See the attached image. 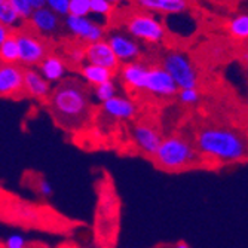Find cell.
Instances as JSON below:
<instances>
[{"mask_svg":"<svg viewBox=\"0 0 248 248\" xmlns=\"http://www.w3.org/2000/svg\"><path fill=\"white\" fill-rule=\"evenodd\" d=\"M86 82L65 78L52 89L48 108L58 126L65 131H78L93 118L91 89Z\"/></svg>","mask_w":248,"mask_h":248,"instance_id":"1","label":"cell"},{"mask_svg":"<svg viewBox=\"0 0 248 248\" xmlns=\"http://www.w3.org/2000/svg\"><path fill=\"white\" fill-rule=\"evenodd\" d=\"M195 146L202 161L236 164L248 159V139L228 126H204L195 135Z\"/></svg>","mask_w":248,"mask_h":248,"instance_id":"2","label":"cell"},{"mask_svg":"<svg viewBox=\"0 0 248 248\" xmlns=\"http://www.w3.org/2000/svg\"><path fill=\"white\" fill-rule=\"evenodd\" d=\"M155 165L164 171H182L189 170L202 162V157L190 140L182 135H170L165 137L152 156Z\"/></svg>","mask_w":248,"mask_h":248,"instance_id":"3","label":"cell"},{"mask_svg":"<svg viewBox=\"0 0 248 248\" xmlns=\"http://www.w3.org/2000/svg\"><path fill=\"white\" fill-rule=\"evenodd\" d=\"M125 30L129 36L144 42L147 45H159L167 37V29L164 22L147 11H137L126 16Z\"/></svg>","mask_w":248,"mask_h":248,"instance_id":"4","label":"cell"},{"mask_svg":"<svg viewBox=\"0 0 248 248\" xmlns=\"http://www.w3.org/2000/svg\"><path fill=\"white\" fill-rule=\"evenodd\" d=\"M15 36L18 39L21 52L19 64L24 67H39V64L51 54L46 37L37 34L30 27L18 29L15 31Z\"/></svg>","mask_w":248,"mask_h":248,"instance_id":"5","label":"cell"},{"mask_svg":"<svg viewBox=\"0 0 248 248\" xmlns=\"http://www.w3.org/2000/svg\"><path fill=\"white\" fill-rule=\"evenodd\" d=\"M161 65L174 78L178 88H198L199 73L192 60L178 51H168L161 61Z\"/></svg>","mask_w":248,"mask_h":248,"instance_id":"6","label":"cell"},{"mask_svg":"<svg viewBox=\"0 0 248 248\" xmlns=\"http://www.w3.org/2000/svg\"><path fill=\"white\" fill-rule=\"evenodd\" d=\"M64 27L76 40L88 45L97 40L104 39L106 30L97 21L89 19L88 16H75L67 15L64 16Z\"/></svg>","mask_w":248,"mask_h":248,"instance_id":"7","label":"cell"},{"mask_svg":"<svg viewBox=\"0 0 248 248\" xmlns=\"http://www.w3.org/2000/svg\"><path fill=\"white\" fill-rule=\"evenodd\" d=\"M178 91H180V88L175 83L174 78L161 64L149 67L144 93H149L157 98H172V97H177Z\"/></svg>","mask_w":248,"mask_h":248,"instance_id":"8","label":"cell"},{"mask_svg":"<svg viewBox=\"0 0 248 248\" xmlns=\"http://www.w3.org/2000/svg\"><path fill=\"white\" fill-rule=\"evenodd\" d=\"M24 73L22 64H2L0 65V95L3 98H14L24 94Z\"/></svg>","mask_w":248,"mask_h":248,"instance_id":"9","label":"cell"},{"mask_svg":"<svg viewBox=\"0 0 248 248\" xmlns=\"http://www.w3.org/2000/svg\"><path fill=\"white\" fill-rule=\"evenodd\" d=\"M131 139L134 146L147 156H153L164 140L159 129L146 122H139L131 128Z\"/></svg>","mask_w":248,"mask_h":248,"instance_id":"10","label":"cell"},{"mask_svg":"<svg viewBox=\"0 0 248 248\" xmlns=\"http://www.w3.org/2000/svg\"><path fill=\"white\" fill-rule=\"evenodd\" d=\"M85 52H86V62L103 65L106 69H110L113 72H118L122 65V62L119 61L113 49H111L107 39H101L85 45Z\"/></svg>","mask_w":248,"mask_h":248,"instance_id":"11","label":"cell"},{"mask_svg":"<svg viewBox=\"0 0 248 248\" xmlns=\"http://www.w3.org/2000/svg\"><path fill=\"white\" fill-rule=\"evenodd\" d=\"M29 27L43 37H52L61 27V15L48 6L34 9L29 19Z\"/></svg>","mask_w":248,"mask_h":248,"instance_id":"12","label":"cell"},{"mask_svg":"<svg viewBox=\"0 0 248 248\" xmlns=\"http://www.w3.org/2000/svg\"><path fill=\"white\" fill-rule=\"evenodd\" d=\"M107 40L122 64L131 62V61H139L141 55V46L137 42V39H134L132 36L124 34V33H119V31H115L107 36Z\"/></svg>","mask_w":248,"mask_h":248,"instance_id":"13","label":"cell"},{"mask_svg":"<svg viewBox=\"0 0 248 248\" xmlns=\"http://www.w3.org/2000/svg\"><path fill=\"white\" fill-rule=\"evenodd\" d=\"M149 67L150 65H146L141 61H131V62L122 64L121 69L118 70L122 85L134 93L144 91Z\"/></svg>","mask_w":248,"mask_h":248,"instance_id":"14","label":"cell"},{"mask_svg":"<svg viewBox=\"0 0 248 248\" xmlns=\"http://www.w3.org/2000/svg\"><path fill=\"white\" fill-rule=\"evenodd\" d=\"M103 113L115 121H132L139 113V106L134 100L124 95H116L101 104Z\"/></svg>","mask_w":248,"mask_h":248,"instance_id":"15","label":"cell"},{"mask_svg":"<svg viewBox=\"0 0 248 248\" xmlns=\"http://www.w3.org/2000/svg\"><path fill=\"white\" fill-rule=\"evenodd\" d=\"M52 83L42 76L36 67H26L24 73V94L34 100H48L52 93Z\"/></svg>","mask_w":248,"mask_h":248,"instance_id":"16","label":"cell"},{"mask_svg":"<svg viewBox=\"0 0 248 248\" xmlns=\"http://www.w3.org/2000/svg\"><path fill=\"white\" fill-rule=\"evenodd\" d=\"M132 3L141 11L161 15H182L190 6L189 0H132Z\"/></svg>","mask_w":248,"mask_h":248,"instance_id":"17","label":"cell"},{"mask_svg":"<svg viewBox=\"0 0 248 248\" xmlns=\"http://www.w3.org/2000/svg\"><path fill=\"white\" fill-rule=\"evenodd\" d=\"M39 72L51 83H60L67 78L69 73V62L58 54H49L39 64Z\"/></svg>","mask_w":248,"mask_h":248,"instance_id":"18","label":"cell"},{"mask_svg":"<svg viewBox=\"0 0 248 248\" xmlns=\"http://www.w3.org/2000/svg\"><path fill=\"white\" fill-rule=\"evenodd\" d=\"M79 75L91 88H95L101 83H106L108 80H113L116 72L106 69L103 65H97L93 62H86L82 67H79Z\"/></svg>","mask_w":248,"mask_h":248,"instance_id":"19","label":"cell"},{"mask_svg":"<svg viewBox=\"0 0 248 248\" xmlns=\"http://www.w3.org/2000/svg\"><path fill=\"white\" fill-rule=\"evenodd\" d=\"M0 60L2 64H19L21 52L15 33H12L3 43H0Z\"/></svg>","mask_w":248,"mask_h":248,"instance_id":"20","label":"cell"},{"mask_svg":"<svg viewBox=\"0 0 248 248\" xmlns=\"http://www.w3.org/2000/svg\"><path fill=\"white\" fill-rule=\"evenodd\" d=\"M228 31L238 42L248 40V14H238L228 22Z\"/></svg>","mask_w":248,"mask_h":248,"instance_id":"21","label":"cell"},{"mask_svg":"<svg viewBox=\"0 0 248 248\" xmlns=\"http://www.w3.org/2000/svg\"><path fill=\"white\" fill-rule=\"evenodd\" d=\"M21 21H24V19L18 15V12L9 3V0H0V24H3L12 30L14 29L18 30Z\"/></svg>","mask_w":248,"mask_h":248,"instance_id":"22","label":"cell"},{"mask_svg":"<svg viewBox=\"0 0 248 248\" xmlns=\"http://www.w3.org/2000/svg\"><path fill=\"white\" fill-rule=\"evenodd\" d=\"M93 94H94L95 101L103 104L107 100H110V98H113V97L118 95V85H116L115 80H108L106 83H101V85L95 86L93 89Z\"/></svg>","mask_w":248,"mask_h":248,"instance_id":"23","label":"cell"},{"mask_svg":"<svg viewBox=\"0 0 248 248\" xmlns=\"http://www.w3.org/2000/svg\"><path fill=\"white\" fill-rule=\"evenodd\" d=\"M65 60L72 67H78V69L82 67L86 61L85 46H82V45H75V46L69 48L65 52Z\"/></svg>","mask_w":248,"mask_h":248,"instance_id":"24","label":"cell"},{"mask_svg":"<svg viewBox=\"0 0 248 248\" xmlns=\"http://www.w3.org/2000/svg\"><path fill=\"white\" fill-rule=\"evenodd\" d=\"M178 101L185 106H195L201 100V94L198 91V88H182L177 94Z\"/></svg>","mask_w":248,"mask_h":248,"instance_id":"25","label":"cell"},{"mask_svg":"<svg viewBox=\"0 0 248 248\" xmlns=\"http://www.w3.org/2000/svg\"><path fill=\"white\" fill-rule=\"evenodd\" d=\"M89 14H93V11H91V0H70L69 15L88 16Z\"/></svg>","mask_w":248,"mask_h":248,"instance_id":"26","label":"cell"},{"mask_svg":"<svg viewBox=\"0 0 248 248\" xmlns=\"http://www.w3.org/2000/svg\"><path fill=\"white\" fill-rule=\"evenodd\" d=\"M9 3L14 6V9L24 21H29L34 12V8L31 6L30 0H9Z\"/></svg>","mask_w":248,"mask_h":248,"instance_id":"27","label":"cell"},{"mask_svg":"<svg viewBox=\"0 0 248 248\" xmlns=\"http://www.w3.org/2000/svg\"><path fill=\"white\" fill-rule=\"evenodd\" d=\"M113 3H110L108 0H91V11L94 15L100 16H110L113 12Z\"/></svg>","mask_w":248,"mask_h":248,"instance_id":"28","label":"cell"},{"mask_svg":"<svg viewBox=\"0 0 248 248\" xmlns=\"http://www.w3.org/2000/svg\"><path fill=\"white\" fill-rule=\"evenodd\" d=\"M34 187H36V192L43 199H49L54 195V187H52L51 182L48 178H45V177H37L34 180Z\"/></svg>","mask_w":248,"mask_h":248,"instance_id":"29","label":"cell"},{"mask_svg":"<svg viewBox=\"0 0 248 248\" xmlns=\"http://www.w3.org/2000/svg\"><path fill=\"white\" fill-rule=\"evenodd\" d=\"M16 216L21 218V220H24V221H37L40 214L36 208L30 207V205H24V204H19L18 208H16Z\"/></svg>","mask_w":248,"mask_h":248,"instance_id":"30","label":"cell"},{"mask_svg":"<svg viewBox=\"0 0 248 248\" xmlns=\"http://www.w3.org/2000/svg\"><path fill=\"white\" fill-rule=\"evenodd\" d=\"M69 5L70 0H46V6L55 11L61 16L69 15Z\"/></svg>","mask_w":248,"mask_h":248,"instance_id":"31","label":"cell"},{"mask_svg":"<svg viewBox=\"0 0 248 248\" xmlns=\"http://www.w3.org/2000/svg\"><path fill=\"white\" fill-rule=\"evenodd\" d=\"M5 248H27L26 238L21 233H11L5 239Z\"/></svg>","mask_w":248,"mask_h":248,"instance_id":"32","label":"cell"},{"mask_svg":"<svg viewBox=\"0 0 248 248\" xmlns=\"http://www.w3.org/2000/svg\"><path fill=\"white\" fill-rule=\"evenodd\" d=\"M12 33H14L12 29L6 27V26H3V24H0V43H3Z\"/></svg>","mask_w":248,"mask_h":248,"instance_id":"33","label":"cell"},{"mask_svg":"<svg viewBox=\"0 0 248 248\" xmlns=\"http://www.w3.org/2000/svg\"><path fill=\"white\" fill-rule=\"evenodd\" d=\"M30 3L34 9H39V8L46 6V0H30Z\"/></svg>","mask_w":248,"mask_h":248,"instance_id":"34","label":"cell"},{"mask_svg":"<svg viewBox=\"0 0 248 248\" xmlns=\"http://www.w3.org/2000/svg\"><path fill=\"white\" fill-rule=\"evenodd\" d=\"M174 248H190V245H187L186 242H177Z\"/></svg>","mask_w":248,"mask_h":248,"instance_id":"35","label":"cell"},{"mask_svg":"<svg viewBox=\"0 0 248 248\" xmlns=\"http://www.w3.org/2000/svg\"><path fill=\"white\" fill-rule=\"evenodd\" d=\"M242 58H244V61H247V62H248V51L242 55Z\"/></svg>","mask_w":248,"mask_h":248,"instance_id":"36","label":"cell"},{"mask_svg":"<svg viewBox=\"0 0 248 248\" xmlns=\"http://www.w3.org/2000/svg\"><path fill=\"white\" fill-rule=\"evenodd\" d=\"M108 2H110V3H113V5H118V3L121 2V0H108Z\"/></svg>","mask_w":248,"mask_h":248,"instance_id":"37","label":"cell"},{"mask_svg":"<svg viewBox=\"0 0 248 248\" xmlns=\"http://www.w3.org/2000/svg\"><path fill=\"white\" fill-rule=\"evenodd\" d=\"M161 248H171V247H161ZM174 248V247H172Z\"/></svg>","mask_w":248,"mask_h":248,"instance_id":"38","label":"cell"},{"mask_svg":"<svg viewBox=\"0 0 248 248\" xmlns=\"http://www.w3.org/2000/svg\"><path fill=\"white\" fill-rule=\"evenodd\" d=\"M61 248H72V247H61Z\"/></svg>","mask_w":248,"mask_h":248,"instance_id":"39","label":"cell"}]
</instances>
